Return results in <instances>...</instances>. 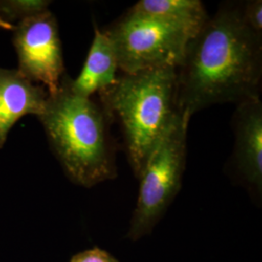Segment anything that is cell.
<instances>
[{
	"instance_id": "cell-1",
	"label": "cell",
	"mask_w": 262,
	"mask_h": 262,
	"mask_svg": "<svg viewBox=\"0 0 262 262\" xmlns=\"http://www.w3.org/2000/svg\"><path fill=\"white\" fill-rule=\"evenodd\" d=\"M262 35L249 28L241 3L225 2L187 43L177 68V106L192 115L215 104L260 98Z\"/></svg>"
},
{
	"instance_id": "cell-2",
	"label": "cell",
	"mask_w": 262,
	"mask_h": 262,
	"mask_svg": "<svg viewBox=\"0 0 262 262\" xmlns=\"http://www.w3.org/2000/svg\"><path fill=\"white\" fill-rule=\"evenodd\" d=\"M67 177L92 187L118 175L110 118L92 100L74 94L64 75L56 94L48 97L38 117Z\"/></svg>"
},
{
	"instance_id": "cell-3",
	"label": "cell",
	"mask_w": 262,
	"mask_h": 262,
	"mask_svg": "<svg viewBox=\"0 0 262 262\" xmlns=\"http://www.w3.org/2000/svg\"><path fill=\"white\" fill-rule=\"evenodd\" d=\"M99 95L107 116L122 126L127 159L139 179L152 150L181 115L177 67L123 74Z\"/></svg>"
},
{
	"instance_id": "cell-4",
	"label": "cell",
	"mask_w": 262,
	"mask_h": 262,
	"mask_svg": "<svg viewBox=\"0 0 262 262\" xmlns=\"http://www.w3.org/2000/svg\"><path fill=\"white\" fill-rule=\"evenodd\" d=\"M190 118L181 113L152 150L140 176V187L126 237L137 241L150 234L182 187L187 161Z\"/></svg>"
},
{
	"instance_id": "cell-5",
	"label": "cell",
	"mask_w": 262,
	"mask_h": 262,
	"mask_svg": "<svg viewBox=\"0 0 262 262\" xmlns=\"http://www.w3.org/2000/svg\"><path fill=\"white\" fill-rule=\"evenodd\" d=\"M112 41L123 74L182 63L188 41L198 30L126 12L104 30Z\"/></svg>"
},
{
	"instance_id": "cell-6",
	"label": "cell",
	"mask_w": 262,
	"mask_h": 262,
	"mask_svg": "<svg viewBox=\"0 0 262 262\" xmlns=\"http://www.w3.org/2000/svg\"><path fill=\"white\" fill-rule=\"evenodd\" d=\"M13 30L18 70L31 82L43 84L50 95L56 94L64 76L56 17L46 10L20 19Z\"/></svg>"
},
{
	"instance_id": "cell-7",
	"label": "cell",
	"mask_w": 262,
	"mask_h": 262,
	"mask_svg": "<svg viewBox=\"0 0 262 262\" xmlns=\"http://www.w3.org/2000/svg\"><path fill=\"white\" fill-rule=\"evenodd\" d=\"M232 164L244 182L257 192L262 189V102L250 99L236 105L233 119Z\"/></svg>"
},
{
	"instance_id": "cell-8",
	"label": "cell",
	"mask_w": 262,
	"mask_h": 262,
	"mask_svg": "<svg viewBox=\"0 0 262 262\" xmlns=\"http://www.w3.org/2000/svg\"><path fill=\"white\" fill-rule=\"evenodd\" d=\"M48 97L43 85L34 84L19 70L0 68V149L21 117L43 113Z\"/></svg>"
},
{
	"instance_id": "cell-9",
	"label": "cell",
	"mask_w": 262,
	"mask_h": 262,
	"mask_svg": "<svg viewBox=\"0 0 262 262\" xmlns=\"http://www.w3.org/2000/svg\"><path fill=\"white\" fill-rule=\"evenodd\" d=\"M119 70L112 41L104 30L94 26V37L84 67L76 80L69 78L70 90L80 96L91 98L95 93L112 85Z\"/></svg>"
},
{
	"instance_id": "cell-10",
	"label": "cell",
	"mask_w": 262,
	"mask_h": 262,
	"mask_svg": "<svg viewBox=\"0 0 262 262\" xmlns=\"http://www.w3.org/2000/svg\"><path fill=\"white\" fill-rule=\"evenodd\" d=\"M128 12L195 30H199L209 19L205 6L199 0H140Z\"/></svg>"
},
{
	"instance_id": "cell-11",
	"label": "cell",
	"mask_w": 262,
	"mask_h": 262,
	"mask_svg": "<svg viewBox=\"0 0 262 262\" xmlns=\"http://www.w3.org/2000/svg\"><path fill=\"white\" fill-rule=\"evenodd\" d=\"M50 2L42 0L32 1H1L0 2V18L13 25V19H25L28 16L41 13L48 10Z\"/></svg>"
},
{
	"instance_id": "cell-12",
	"label": "cell",
	"mask_w": 262,
	"mask_h": 262,
	"mask_svg": "<svg viewBox=\"0 0 262 262\" xmlns=\"http://www.w3.org/2000/svg\"><path fill=\"white\" fill-rule=\"evenodd\" d=\"M241 12L245 24L255 33L262 35L261 0L241 2Z\"/></svg>"
},
{
	"instance_id": "cell-13",
	"label": "cell",
	"mask_w": 262,
	"mask_h": 262,
	"mask_svg": "<svg viewBox=\"0 0 262 262\" xmlns=\"http://www.w3.org/2000/svg\"><path fill=\"white\" fill-rule=\"evenodd\" d=\"M70 262H120L111 253L99 248H93L75 254Z\"/></svg>"
},
{
	"instance_id": "cell-14",
	"label": "cell",
	"mask_w": 262,
	"mask_h": 262,
	"mask_svg": "<svg viewBox=\"0 0 262 262\" xmlns=\"http://www.w3.org/2000/svg\"><path fill=\"white\" fill-rule=\"evenodd\" d=\"M15 28L14 25H11L9 23L3 20V19L0 18V28H3V29H8V30H13Z\"/></svg>"
}]
</instances>
